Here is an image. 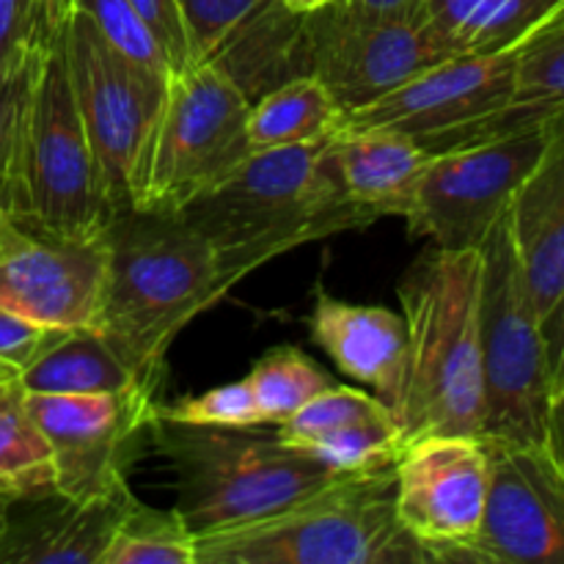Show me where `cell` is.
<instances>
[{
    "mask_svg": "<svg viewBox=\"0 0 564 564\" xmlns=\"http://www.w3.org/2000/svg\"><path fill=\"white\" fill-rule=\"evenodd\" d=\"M336 132L290 147L251 149L224 180L176 209L213 242L229 286L303 242L378 220L341 191L330 163Z\"/></svg>",
    "mask_w": 564,
    "mask_h": 564,
    "instance_id": "1",
    "label": "cell"
},
{
    "mask_svg": "<svg viewBox=\"0 0 564 564\" xmlns=\"http://www.w3.org/2000/svg\"><path fill=\"white\" fill-rule=\"evenodd\" d=\"M213 242L176 213L127 207L108 226L99 334L158 394L176 336L229 295Z\"/></svg>",
    "mask_w": 564,
    "mask_h": 564,
    "instance_id": "2",
    "label": "cell"
},
{
    "mask_svg": "<svg viewBox=\"0 0 564 564\" xmlns=\"http://www.w3.org/2000/svg\"><path fill=\"white\" fill-rule=\"evenodd\" d=\"M479 295V248H424L397 284L408 328L405 400L400 411L405 444L438 433L482 435Z\"/></svg>",
    "mask_w": 564,
    "mask_h": 564,
    "instance_id": "3",
    "label": "cell"
},
{
    "mask_svg": "<svg viewBox=\"0 0 564 564\" xmlns=\"http://www.w3.org/2000/svg\"><path fill=\"white\" fill-rule=\"evenodd\" d=\"M3 198L17 224L69 237H102L119 213L77 110L61 31L28 58Z\"/></svg>",
    "mask_w": 564,
    "mask_h": 564,
    "instance_id": "4",
    "label": "cell"
},
{
    "mask_svg": "<svg viewBox=\"0 0 564 564\" xmlns=\"http://www.w3.org/2000/svg\"><path fill=\"white\" fill-rule=\"evenodd\" d=\"M196 564H433L397 516L394 466L339 477L295 505L198 538Z\"/></svg>",
    "mask_w": 564,
    "mask_h": 564,
    "instance_id": "5",
    "label": "cell"
},
{
    "mask_svg": "<svg viewBox=\"0 0 564 564\" xmlns=\"http://www.w3.org/2000/svg\"><path fill=\"white\" fill-rule=\"evenodd\" d=\"M149 433L174 471L176 510L196 538L273 516L341 477L275 433L253 427L152 419Z\"/></svg>",
    "mask_w": 564,
    "mask_h": 564,
    "instance_id": "6",
    "label": "cell"
},
{
    "mask_svg": "<svg viewBox=\"0 0 564 564\" xmlns=\"http://www.w3.org/2000/svg\"><path fill=\"white\" fill-rule=\"evenodd\" d=\"M482 251V334L485 438L545 444L549 430V358L543 319L534 308L507 215L494 226Z\"/></svg>",
    "mask_w": 564,
    "mask_h": 564,
    "instance_id": "7",
    "label": "cell"
},
{
    "mask_svg": "<svg viewBox=\"0 0 564 564\" xmlns=\"http://www.w3.org/2000/svg\"><path fill=\"white\" fill-rule=\"evenodd\" d=\"M248 102L213 61L174 72L147 154L138 209L176 213L251 152Z\"/></svg>",
    "mask_w": 564,
    "mask_h": 564,
    "instance_id": "8",
    "label": "cell"
},
{
    "mask_svg": "<svg viewBox=\"0 0 564 564\" xmlns=\"http://www.w3.org/2000/svg\"><path fill=\"white\" fill-rule=\"evenodd\" d=\"M61 42L105 187L119 213L135 207L169 77L154 75L110 47L77 9L66 17Z\"/></svg>",
    "mask_w": 564,
    "mask_h": 564,
    "instance_id": "9",
    "label": "cell"
},
{
    "mask_svg": "<svg viewBox=\"0 0 564 564\" xmlns=\"http://www.w3.org/2000/svg\"><path fill=\"white\" fill-rule=\"evenodd\" d=\"M543 147L540 124L433 152L402 213L411 235L449 251L479 248L510 213Z\"/></svg>",
    "mask_w": 564,
    "mask_h": 564,
    "instance_id": "10",
    "label": "cell"
},
{
    "mask_svg": "<svg viewBox=\"0 0 564 564\" xmlns=\"http://www.w3.org/2000/svg\"><path fill=\"white\" fill-rule=\"evenodd\" d=\"M108 286V231L69 237L0 226V308L50 330H99Z\"/></svg>",
    "mask_w": 564,
    "mask_h": 564,
    "instance_id": "11",
    "label": "cell"
},
{
    "mask_svg": "<svg viewBox=\"0 0 564 564\" xmlns=\"http://www.w3.org/2000/svg\"><path fill=\"white\" fill-rule=\"evenodd\" d=\"M482 441L490 466L482 527L452 564H564V468L545 444Z\"/></svg>",
    "mask_w": 564,
    "mask_h": 564,
    "instance_id": "12",
    "label": "cell"
},
{
    "mask_svg": "<svg viewBox=\"0 0 564 564\" xmlns=\"http://www.w3.org/2000/svg\"><path fill=\"white\" fill-rule=\"evenodd\" d=\"M518 50L460 53L413 75L394 91L345 116V127H383L416 138L430 152L460 147L507 108Z\"/></svg>",
    "mask_w": 564,
    "mask_h": 564,
    "instance_id": "13",
    "label": "cell"
},
{
    "mask_svg": "<svg viewBox=\"0 0 564 564\" xmlns=\"http://www.w3.org/2000/svg\"><path fill=\"white\" fill-rule=\"evenodd\" d=\"M158 397L130 389L116 394H33L28 411L53 452L55 490L69 499H102L130 490L132 446L152 427Z\"/></svg>",
    "mask_w": 564,
    "mask_h": 564,
    "instance_id": "14",
    "label": "cell"
},
{
    "mask_svg": "<svg viewBox=\"0 0 564 564\" xmlns=\"http://www.w3.org/2000/svg\"><path fill=\"white\" fill-rule=\"evenodd\" d=\"M397 516L430 560L452 564L479 532L490 466L482 435H422L394 463Z\"/></svg>",
    "mask_w": 564,
    "mask_h": 564,
    "instance_id": "15",
    "label": "cell"
},
{
    "mask_svg": "<svg viewBox=\"0 0 564 564\" xmlns=\"http://www.w3.org/2000/svg\"><path fill=\"white\" fill-rule=\"evenodd\" d=\"M312 17V77L330 88L347 113L457 55L424 20L422 9L394 17H350L330 6Z\"/></svg>",
    "mask_w": 564,
    "mask_h": 564,
    "instance_id": "16",
    "label": "cell"
},
{
    "mask_svg": "<svg viewBox=\"0 0 564 564\" xmlns=\"http://www.w3.org/2000/svg\"><path fill=\"white\" fill-rule=\"evenodd\" d=\"M132 490L77 501L55 488L17 494L0 532V564H99Z\"/></svg>",
    "mask_w": 564,
    "mask_h": 564,
    "instance_id": "17",
    "label": "cell"
},
{
    "mask_svg": "<svg viewBox=\"0 0 564 564\" xmlns=\"http://www.w3.org/2000/svg\"><path fill=\"white\" fill-rule=\"evenodd\" d=\"M308 334L330 361L358 383L369 386L400 422L408 375V328L402 314L383 306H358L330 292H314Z\"/></svg>",
    "mask_w": 564,
    "mask_h": 564,
    "instance_id": "18",
    "label": "cell"
},
{
    "mask_svg": "<svg viewBox=\"0 0 564 564\" xmlns=\"http://www.w3.org/2000/svg\"><path fill=\"white\" fill-rule=\"evenodd\" d=\"M512 246L540 319L564 290V110L545 121V147L507 213Z\"/></svg>",
    "mask_w": 564,
    "mask_h": 564,
    "instance_id": "19",
    "label": "cell"
},
{
    "mask_svg": "<svg viewBox=\"0 0 564 564\" xmlns=\"http://www.w3.org/2000/svg\"><path fill=\"white\" fill-rule=\"evenodd\" d=\"M430 158L433 152L416 138L383 127L341 124L330 141V163L345 196L378 218H402Z\"/></svg>",
    "mask_w": 564,
    "mask_h": 564,
    "instance_id": "20",
    "label": "cell"
},
{
    "mask_svg": "<svg viewBox=\"0 0 564 564\" xmlns=\"http://www.w3.org/2000/svg\"><path fill=\"white\" fill-rule=\"evenodd\" d=\"M312 53L314 17L295 14L281 0H268L209 61L253 102L281 83L312 75Z\"/></svg>",
    "mask_w": 564,
    "mask_h": 564,
    "instance_id": "21",
    "label": "cell"
},
{
    "mask_svg": "<svg viewBox=\"0 0 564 564\" xmlns=\"http://www.w3.org/2000/svg\"><path fill=\"white\" fill-rule=\"evenodd\" d=\"M564 0H422L424 20L460 53L518 50Z\"/></svg>",
    "mask_w": 564,
    "mask_h": 564,
    "instance_id": "22",
    "label": "cell"
},
{
    "mask_svg": "<svg viewBox=\"0 0 564 564\" xmlns=\"http://www.w3.org/2000/svg\"><path fill=\"white\" fill-rule=\"evenodd\" d=\"M20 383L33 394H116L143 389L99 330H58L22 369Z\"/></svg>",
    "mask_w": 564,
    "mask_h": 564,
    "instance_id": "23",
    "label": "cell"
},
{
    "mask_svg": "<svg viewBox=\"0 0 564 564\" xmlns=\"http://www.w3.org/2000/svg\"><path fill=\"white\" fill-rule=\"evenodd\" d=\"M564 110V6L518 47L516 86L501 113L485 121L474 141L540 127Z\"/></svg>",
    "mask_w": 564,
    "mask_h": 564,
    "instance_id": "24",
    "label": "cell"
},
{
    "mask_svg": "<svg viewBox=\"0 0 564 564\" xmlns=\"http://www.w3.org/2000/svg\"><path fill=\"white\" fill-rule=\"evenodd\" d=\"M347 110L317 77L303 75L253 99L248 108L251 149L290 147L341 130Z\"/></svg>",
    "mask_w": 564,
    "mask_h": 564,
    "instance_id": "25",
    "label": "cell"
},
{
    "mask_svg": "<svg viewBox=\"0 0 564 564\" xmlns=\"http://www.w3.org/2000/svg\"><path fill=\"white\" fill-rule=\"evenodd\" d=\"M0 485L14 494L55 488L53 452L28 411L20 375L0 369Z\"/></svg>",
    "mask_w": 564,
    "mask_h": 564,
    "instance_id": "26",
    "label": "cell"
},
{
    "mask_svg": "<svg viewBox=\"0 0 564 564\" xmlns=\"http://www.w3.org/2000/svg\"><path fill=\"white\" fill-rule=\"evenodd\" d=\"M198 538L176 507L158 510L132 501L99 564H196Z\"/></svg>",
    "mask_w": 564,
    "mask_h": 564,
    "instance_id": "27",
    "label": "cell"
},
{
    "mask_svg": "<svg viewBox=\"0 0 564 564\" xmlns=\"http://www.w3.org/2000/svg\"><path fill=\"white\" fill-rule=\"evenodd\" d=\"M246 378L257 397L264 424L286 422L308 400L334 386V378L319 369L317 361L290 345L273 347L257 358Z\"/></svg>",
    "mask_w": 564,
    "mask_h": 564,
    "instance_id": "28",
    "label": "cell"
},
{
    "mask_svg": "<svg viewBox=\"0 0 564 564\" xmlns=\"http://www.w3.org/2000/svg\"><path fill=\"white\" fill-rule=\"evenodd\" d=\"M290 446L306 452L341 477H352L394 466L405 449V433L394 416L364 419Z\"/></svg>",
    "mask_w": 564,
    "mask_h": 564,
    "instance_id": "29",
    "label": "cell"
},
{
    "mask_svg": "<svg viewBox=\"0 0 564 564\" xmlns=\"http://www.w3.org/2000/svg\"><path fill=\"white\" fill-rule=\"evenodd\" d=\"M152 419L158 422L193 424V427H262L264 416L253 397L248 378L215 386L196 397L174 402H154Z\"/></svg>",
    "mask_w": 564,
    "mask_h": 564,
    "instance_id": "30",
    "label": "cell"
},
{
    "mask_svg": "<svg viewBox=\"0 0 564 564\" xmlns=\"http://www.w3.org/2000/svg\"><path fill=\"white\" fill-rule=\"evenodd\" d=\"M383 416H394V411L386 408L378 397L367 394V391L361 389H347V386L334 383L330 389H325L323 394L308 400L295 416L275 424V435H279L284 444H301V441L317 438V435L347 427V424L352 422Z\"/></svg>",
    "mask_w": 564,
    "mask_h": 564,
    "instance_id": "31",
    "label": "cell"
},
{
    "mask_svg": "<svg viewBox=\"0 0 564 564\" xmlns=\"http://www.w3.org/2000/svg\"><path fill=\"white\" fill-rule=\"evenodd\" d=\"M72 9L86 14L88 22L102 33L105 42L121 55L147 66L154 75L171 77V64L163 47L130 0H72Z\"/></svg>",
    "mask_w": 564,
    "mask_h": 564,
    "instance_id": "32",
    "label": "cell"
},
{
    "mask_svg": "<svg viewBox=\"0 0 564 564\" xmlns=\"http://www.w3.org/2000/svg\"><path fill=\"white\" fill-rule=\"evenodd\" d=\"M268 0H180L196 64L209 61L226 39Z\"/></svg>",
    "mask_w": 564,
    "mask_h": 564,
    "instance_id": "33",
    "label": "cell"
},
{
    "mask_svg": "<svg viewBox=\"0 0 564 564\" xmlns=\"http://www.w3.org/2000/svg\"><path fill=\"white\" fill-rule=\"evenodd\" d=\"M39 0H0V75L22 69L42 39L53 36Z\"/></svg>",
    "mask_w": 564,
    "mask_h": 564,
    "instance_id": "34",
    "label": "cell"
},
{
    "mask_svg": "<svg viewBox=\"0 0 564 564\" xmlns=\"http://www.w3.org/2000/svg\"><path fill=\"white\" fill-rule=\"evenodd\" d=\"M130 3L135 6L141 20L147 22L149 31L154 33L158 44L163 47L165 58L171 64V75L196 64L180 0H130Z\"/></svg>",
    "mask_w": 564,
    "mask_h": 564,
    "instance_id": "35",
    "label": "cell"
},
{
    "mask_svg": "<svg viewBox=\"0 0 564 564\" xmlns=\"http://www.w3.org/2000/svg\"><path fill=\"white\" fill-rule=\"evenodd\" d=\"M58 330L42 328L0 308V369L20 375Z\"/></svg>",
    "mask_w": 564,
    "mask_h": 564,
    "instance_id": "36",
    "label": "cell"
},
{
    "mask_svg": "<svg viewBox=\"0 0 564 564\" xmlns=\"http://www.w3.org/2000/svg\"><path fill=\"white\" fill-rule=\"evenodd\" d=\"M28 58H31V55H28ZM25 66L11 72V75H0V185H3L6 169H9L11 147H14L22 88H25Z\"/></svg>",
    "mask_w": 564,
    "mask_h": 564,
    "instance_id": "37",
    "label": "cell"
},
{
    "mask_svg": "<svg viewBox=\"0 0 564 564\" xmlns=\"http://www.w3.org/2000/svg\"><path fill=\"white\" fill-rule=\"evenodd\" d=\"M545 358H549V386L551 394L564 386V290L556 306L543 319Z\"/></svg>",
    "mask_w": 564,
    "mask_h": 564,
    "instance_id": "38",
    "label": "cell"
},
{
    "mask_svg": "<svg viewBox=\"0 0 564 564\" xmlns=\"http://www.w3.org/2000/svg\"><path fill=\"white\" fill-rule=\"evenodd\" d=\"M336 6L350 17H394L422 9V0H339Z\"/></svg>",
    "mask_w": 564,
    "mask_h": 564,
    "instance_id": "39",
    "label": "cell"
},
{
    "mask_svg": "<svg viewBox=\"0 0 564 564\" xmlns=\"http://www.w3.org/2000/svg\"><path fill=\"white\" fill-rule=\"evenodd\" d=\"M545 446H549L551 455H554L556 463L564 468V386L560 391H554V394H551Z\"/></svg>",
    "mask_w": 564,
    "mask_h": 564,
    "instance_id": "40",
    "label": "cell"
},
{
    "mask_svg": "<svg viewBox=\"0 0 564 564\" xmlns=\"http://www.w3.org/2000/svg\"><path fill=\"white\" fill-rule=\"evenodd\" d=\"M42 3V17L50 31H61L66 17L72 14V0H39Z\"/></svg>",
    "mask_w": 564,
    "mask_h": 564,
    "instance_id": "41",
    "label": "cell"
},
{
    "mask_svg": "<svg viewBox=\"0 0 564 564\" xmlns=\"http://www.w3.org/2000/svg\"><path fill=\"white\" fill-rule=\"evenodd\" d=\"M281 3H284L290 11H295V14H317V11H325L330 9V6H336L339 0H281Z\"/></svg>",
    "mask_w": 564,
    "mask_h": 564,
    "instance_id": "42",
    "label": "cell"
},
{
    "mask_svg": "<svg viewBox=\"0 0 564 564\" xmlns=\"http://www.w3.org/2000/svg\"><path fill=\"white\" fill-rule=\"evenodd\" d=\"M14 490H9V488H3V485H0V532H3V523H6V516H9V507H11V501H14Z\"/></svg>",
    "mask_w": 564,
    "mask_h": 564,
    "instance_id": "43",
    "label": "cell"
},
{
    "mask_svg": "<svg viewBox=\"0 0 564 564\" xmlns=\"http://www.w3.org/2000/svg\"><path fill=\"white\" fill-rule=\"evenodd\" d=\"M6 220V198H3V185H0V226Z\"/></svg>",
    "mask_w": 564,
    "mask_h": 564,
    "instance_id": "44",
    "label": "cell"
}]
</instances>
